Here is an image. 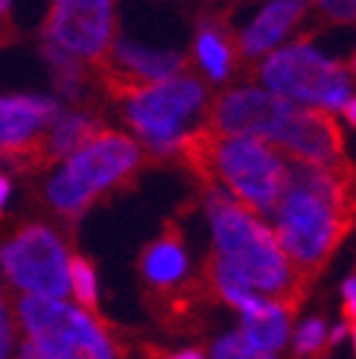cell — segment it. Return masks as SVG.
<instances>
[{
    "label": "cell",
    "mask_w": 356,
    "mask_h": 359,
    "mask_svg": "<svg viewBox=\"0 0 356 359\" xmlns=\"http://www.w3.org/2000/svg\"><path fill=\"white\" fill-rule=\"evenodd\" d=\"M140 164L144 147L137 140L123 132L102 129L64 161L59 175L50 178L44 199L56 217L74 225L102 193L129 187Z\"/></svg>",
    "instance_id": "3957f363"
},
{
    "label": "cell",
    "mask_w": 356,
    "mask_h": 359,
    "mask_svg": "<svg viewBox=\"0 0 356 359\" xmlns=\"http://www.w3.org/2000/svg\"><path fill=\"white\" fill-rule=\"evenodd\" d=\"M140 275H144L146 286L164 298L175 295V286L184 280L187 275V251H184V237L178 225H167L164 234L155 243H149L140 255Z\"/></svg>",
    "instance_id": "4fadbf2b"
},
{
    "label": "cell",
    "mask_w": 356,
    "mask_h": 359,
    "mask_svg": "<svg viewBox=\"0 0 356 359\" xmlns=\"http://www.w3.org/2000/svg\"><path fill=\"white\" fill-rule=\"evenodd\" d=\"M62 117L47 97H0V164L18 172L41 170V137Z\"/></svg>",
    "instance_id": "8fae6325"
},
{
    "label": "cell",
    "mask_w": 356,
    "mask_h": 359,
    "mask_svg": "<svg viewBox=\"0 0 356 359\" xmlns=\"http://www.w3.org/2000/svg\"><path fill=\"white\" fill-rule=\"evenodd\" d=\"M345 318L356 321V275L345 280V307H342Z\"/></svg>",
    "instance_id": "603a6c76"
},
{
    "label": "cell",
    "mask_w": 356,
    "mask_h": 359,
    "mask_svg": "<svg viewBox=\"0 0 356 359\" xmlns=\"http://www.w3.org/2000/svg\"><path fill=\"white\" fill-rule=\"evenodd\" d=\"M304 12H307L304 4H289V0L287 4L263 6L254 21L237 35V50L245 53L248 59L260 56V53H266V50H272L283 35L301 21V15Z\"/></svg>",
    "instance_id": "5bb4252c"
},
{
    "label": "cell",
    "mask_w": 356,
    "mask_h": 359,
    "mask_svg": "<svg viewBox=\"0 0 356 359\" xmlns=\"http://www.w3.org/2000/svg\"><path fill=\"white\" fill-rule=\"evenodd\" d=\"M97 132H102L100 120L91 111H67L56 120V126L41 137V170L56 161H67L79 147H85Z\"/></svg>",
    "instance_id": "9a60e30c"
},
{
    "label": "cell",
    "mask_w": 356,
    "mask_h": 359,
    "mask_svg": "<svg viewBox=\"0 0 356 359\" xmlns=\"http://www.w3.org/2000/svg\"><path fill=\"white\" fill-rule=\"evenodd\" d=\"M196 56L199 65L207 70L210 79L225 82L237 62V41L231 39V29L219 18H202L199 35H196Z\"/></svg>",
    "instance_id": "2e32d148"
},
{
    "label": "cell",
    "mask_w": 356,
    "mask_h": 359,
    "mask_svg": "<svg viewBox=\"0 0 356 359\" xmlns=\"http://www.w3.org/2000/svg\"><path fill=\"white\" fill-rule=\"evenodd\" d=\"M292 111V102L263 91V88H231L213 102L205 126L222 137H254L269 147H278Z\"/></svg>",
    "instance_id": "9c48e42d"
},
{
    "label": "cell",
    "mask_w": 356,
    "mask_h": 359,
    "mask_svg": "<svg viewBox=\"0 0 356 359\" xmlns=\"http://www.w3.org/2000/svg\"><path fill=\"white\" fill-rule=\"evenodd\" d=\"M0 263L12 286L35 298L62 301L70 290V255L62 237L41 222L21 225L0 248Z\"/></svg>",
    "instance_id": "52a82bcc"
},
{
    "label": "cell",
    "mask_w": 356,
    "mask_h": 359,
    "mask_svg": "<svg viewBox=\"0 0 356 359\" xmlns=\"http://www.w3.org/2000/svg\"><path fill=\"white\" fill-rule=\"evenodd\" d=\"M257 76L266 91L287 100L301 109H345L350 100L353 76L348 67L327 59L324 53L298 41L272 53L260 67Z\"/></svg>",
    "instance_id": "5b68a950"
},
{
    "label": "cell",
    "mask_w": 356,
    "mask_h": 359,
    "mask_svg": "<svg viewBox=\"0 0 356 359\" xmlns=\"http://www.w3.org/2000/svg\"><path fill=\"white\" fill-rule=\"evenodd\" d=\"M114 4H105V0H59L50 6L44 18L41 39L88 65H97L114 44Z\"/></svg>",
    "instance_id": "ba28073f"
},
{
    "label": "cell",
    "mask_w": 356,
    "mask_h": 359,
    "mask_svg": "<svg viewBox=\"0 0 356 359\" xmlns=\"http://www.w3.org/2000/svg\"><path fill=\"white\" fill-rule=\"evenodd\" d=\"M345 117H348L350 126H356V97L348 100V105H345Z\"/></svg>",
    "instance_id": "4316f807"
},
{
    "label": "cell",
    "mask_w": 356,
    "mask_h": 359,
    "mask_svg": "<svg viewBox=\"0 0 356 359\" xmlns=\"http://www.w3.org/2000/svg\"><path fill=\"white\" fill-rule=\"evenodd\" d=\"M210 359H275L272 353H263L257 348H252L242 339V333H228L222 336L217 345L210 348Z\"/></svg>",
    "instance_id": "d6986e66"
},
{
    "label": "cell",
    "mask_w": 356,
    "mask_h": 359,
    "mask_svg": "<svg viewBox=\"0 0 356 359\" xmlns=\"http://www.w3.org/2000/svg\"><path fill=\"white\" fill-rule=\"evenodd\" d=\"M287 161L289 184L272 213V237L292 272L310 286L356 225V170Z\"/></svg>",
    "instance_id": "6da1fadb"
},
{
    "label": "cell",
    "mask_w": 356,
    "mask_h": 359,
    "mask_svg": "<svg viewBox=\"0 0 356 359\" xmlns=\"http://www.w3.org/2000/svg\"><path fill=\"white\" fill-rule=\"evenodd\" d=\"M353 345H356V321H353Z\"/></svg>",
    "instance_id": "83f0119b"
},
{
    "label": "cell",
    "mask_w": 356,
    "mask_h": 359,
    "mask_svg": "<svg viewBox=\"0 0 356 359\" xmlns=\"http://www.w3.org/2000/svg\"><path fill=\"white\" fill-rule=\"evenodd\" d=\"M9 348H12V325H9V313H6L4 295H0V359L9 356Z\"/></svg>",
    "instance_id": "44dd1931"
},
{
    "label": "cell",
    "mask_w": 356,
    "mask_h": 359,
    "mask_svg": "<svg viewBox=\"0 0 356 359\" xmlns=\"http://www.w3.org/2000/svg\"><path fill=\"white\" fill-rule=\"evenodd\" d=\"M278 147L292 161H301V164H310V167L348 164L345 135L339 129V123L333 120V114L322 109H301V105H295Z\"/></svg>",
    "instance_id": "7c38bea8"
},
{
    "label": "cell",
    "mask_w": 356,
    "mask_h": 359,
    "mask_svg": "<svg viewBox=\"0 0 356 359\" xmlns=\"http://www.w3.org/2000/svg\"><path fill=\"white\" fill-rule=\"evenodd\" d=\"M67 278H70V290H74L76 301L85 307V313L100 316V295H97V272L88 257L82 255H70L67 263Z\"/></svg>",
    "instance_id": "ac0fdd59"
},
{
    "label": "cell",
    "mask_w": 356,
    "mask_h": 359,
    "mask_svg": "<svg viewBox=\"0 0 356 359\" xmlns=\"http://www.w3.org/2000/svg\"><path fill=\"white\" fill-rule=\"evenodd\" d=\"M333 21H356V4H322L318 6Z\"/></svg>",
    "instance_id": "7402d4cb"
},
{
    "label": "cell",
    "mask_w": 356,
    "mask_h": 359,
    "mask_svg": "<svg viewBox=\"0 0 356 359\" xmlns=\"http://www.w3.org/2000/svg\"><path fill=\"white\" fill-rule=\"evenodd\" d=\"M207 102V88L196 76H175L149 85L144 91L123 100V117L144 137V149L155 158H172L175 143L184 135V126Z\"/></svg>",
    "instance_id": "8992f818"
},
{
    "label": "cell",
    "mask_w": 356,
    "mask_h": 359,
    "mask_svg": "<svg viewBox=\"0 0 356 359\" xmlns=\"http://www.w3.org/2000/svg\"><path fill=\"white\" fill-rule=\"evenodd\" d=\"M345 333H348V327H333V330L327 333V342H330V345H339L342 339H345Z\"/></svg>",
    "instance_id": "d4e9b609"
},
{
    "label": "cell",
    "mask_w": 356,
    "mask_h": 359,
    "mask_svg": "<svg viewBox=\"0 0 356 359\" xmlns=\"http://www.w3.org/2000/svg\"><path fill=\"white\" fill-rule=\"evenodd\" d=\"M187 59L172 50H149L126 39H114L109 53L94 65V76L114 102L129 100L149 85L184 76Z\"/></svg>",
    "instance_id": "30bf717a"
},
{
    "label": "cell",
    "mask_w": 356,
    "mask_h": 359,
    "mask_svg": "<svg viewBox=\"0 0 356 359\" xmlns=\"http://www.w3.org/2000/svg\"><path fill=\"white\" fill-rule=\"evenodd\" d=\"M205 196L207 219L213 228L210 255L254 295H269V301L295 318L307 295V283L292 272L272 237V228L263 225L254 213H248L222 190H205Z\"/></svg>",
    "instance_id": "7a4b0ae2"
},
{
    "label": "cell",
    "mask_w": 356,
    "mask_h": 359,
    "mask_svg": "<svg viewBox=\"0 0 356 359\" xmlns=\"http://www.w3.org/2000/svg\"><path fill=\"white\" fill-rule=\"evenodd\" d=\"M6 196H9V178H6V175H0V213H4Z\"/></svg>",
    "instance_id": "484cf974"
},
{
    "label": "cell",
    "mask_w": 356,
    "mask_h": 359,
    "mask_svg": "<svg viewBox=\"0 0 356 359\" xmlns=\"http://www.w3.org/2000/svg\"><path fill=\"white\" fill-rule=\"evenodd\" d=\"M15 318L27 342L47 359H123L111 327L64 301L24 295L15 301Z\"/></svg>",
    "instance_id": "277c9868"
},
{
    "label": "cell",
    "mask_w": 356,
    "mask_h": 359,
    "mask_svg": "<svg viewBox=\"0 0 356 359\" xmlns=\"http://www.w3.org/2000/svg\"><path fill=\"white\" fill-rule=\"evenodd\" d=\"M18 359H47V356H41V353L35 351L29 342H24L21 348H18Z\"/></svg>",
    "instance_id": "cb8c5ba5"
},
{
    "label": "cell",
    "mask_w": 356,
    "mask_h": 359,
    "mask_svg": "<svg viewBox=\"0 0 356 359\" xmlns=\"http://www.w3.org/2000/svg\"><path fill=\"white\" fill-rule=\"evenodd\" d=\"M289 325H292V316L283 307H278L275 301H269V307H266L260 316L242 318L240 333L252 348H257L263 353H272V351H280L283 345H287Z\"/></svg>",
    "instance_id": "e0dca14e"
},
{
    "label": "cell",
    "mask_w": 356,
    "mask_h": 359,
    "mask_svg": "<svg viewBox=\"0 0 356 359\" xmlns=\"http://www.w3.org/2000/svg\"><path fill=\"white\" fill-rule=\"evenodd\" d=\"M324 342H327L324 318H313V321H307V325L298 330V336H295V353L298 356H313V353L322 351Z\"/></svg>",
    "instance_id": "ffe728a7"
}]
</instances>
